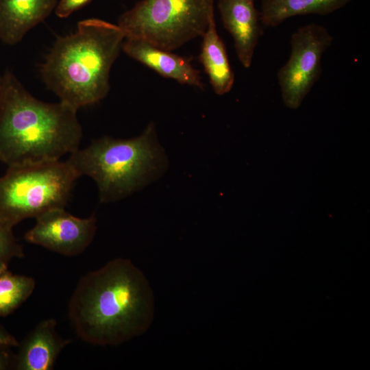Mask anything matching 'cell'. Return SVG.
Instances as JSON below:
<instances>
[{
    "mask_svg": "<svg viewBox=\"0 0 370 370\" xmlns=\"http://www.w3.org/2000/svg\"><path fill=\"white\" fill-rule=\"evenodd\" d=\"M68 316L83 341L118 345L149 328L153 292L130 260L117 258L80 278L69 299Z\"/></svg>",
    "mask_w": 370,
    "mask_h": 370,
    "instance_id": "1",
    "label": "cell"
},
{
    "mask_svg": "<svg viewBox=\"0 0 370 370\" xmlns=\"http://www.w3.org/2000/svg\"><path fill=\"white\" fill-rule=\"evenodd\" d=\"M77 110L33 97L7 71L0 85V161L8 166L60 160L82 137Z\"/></svg>",
    "mask_w": 370,
    "mask_h": 370,
    "instance_id": "2",
    "label": "cell"
},
{
    "mask_svg": "<svg viewBox=\"0 0 370 370\" xmlns=\"http://www.w3.org/2000/svg\"><path fill=\"white\" fill-rule=\"evenodd\" d=\"M125 38L116 25L80 21L75 33L57 39L42 65L47 86L76 110L101 101L110 90V71Z\"/></svg>",
    "mask_w": 370,
    "mask_h": 370,
    "instance_id": "3",
    "label": "cell"
},
{
    "mask_svg": "<svg viewBox=\"0 0 370 370\" xmlns=\"http://www.w3.org/2000/svg\"><path fill=\"white\" fill-rule=\"evenodd\" d=\"M78 175L97 184L101 202L120 200L161 175L167 159L153 123L130 139L103 136L78 148L66 160Z\"/></svg>",
    "mask_w": 370,
    "mask_h": 370,
    "instance_id": "4",
    "label": "cell"
},
{
    "mask_svg": "<svg viewBox=\"0 0 370 370\" xmlns=\"http://www.w3.org/2000/svg\"><path fill=\"white\" fill-rule=\"evenodd\" d=\"M0 177V219L9 226L64 208L79 177L67 160L8 166Z\"/></svg>",
    "mask_w": 370,
    "mask_h": 370,
    "instance_id": "5",
    "label": "cell"
},
{
    "mask_svg": "<svg viewBox=\"0 0 370 370\" xmlns=\"http://www.w3.org/2000/svg\"><path fill=\"white\" fill-rule=\"evenodd\" d=\"M212 14L214 0H142L121 15L117 25L125 38L171 51L202 36Z\"/></svg>",
    "mask_w": 370,
    "mask_h": 370,
    "instance_id": "6",
    "label": "cell"
},
{
    "mask_svg": "<svg viewBox=\"0 0 370 370\" xmlns=\"http://www.w3.org/2000/svg\"><path fill=\"white\" fill-rule=\"evenodd\" d=\"M332 40L329 31L316 23L304 25L292 34L289 59L278 72L282 97L288 108H298L318 80L322 56Z\"/></svg>",
    "mask_w": 370,
    "mask_h": 370,
    "instance_id": "7",
    "label": "cell"
},
{
    "mask_svg": "<svg viewBox=\"0 0 370 370\" xmlns=\"http://www.w3.org/2000/svg\"><path fill=\"white\" fill-rule=\"evenodd\" d=\"M36 219L34 226L24 236L25 241L66 256L82 253L91 243L97 230L94 214L79 218L64 208L47 210Z\"/></svg>",
    "mask_w": 370,
    "mask_h": 370,
    "instance_id": "8",
    "label": "cell"
},
{
    "mask_svg": "<svg viewBox=\"0 0 370 370\" xmlns=\"http://www.w3.org/2000/svg\"><path fill=\"white\" fill-rule=\"evenodd\" d=\"M254 1L218 0L223 25L232 35L237 56L245 68L251 66L255 49L263 34L260 13Z\"/></svg>",
    "mask_w": 370,
    "mask_h": 370,
    "instance_id": "9",
    "label": "cell"
},
{
    "mask_svg": "<svg viewBox=\"0 0 370 370\" xmlns=\"http://www.w3.org/2000/svg\"><path fill=\"white\" fill-rule=\"evenodd\" d=\"M56 321L40 322L17 345L12 369L51 370L62 349L72 340L62 338L56 331Z\"/></svg>",
    "mask_w": 370,
    "mask_h": 370,
    "instance_id": "10",
    "label": "cell"
},
{
    "mask_svg": "<svg viewBox=\"0 0 370 370\" xmlns=\"http://www.w3.org/2000/svg\"><path fill=\"white\" fill-rule=\"evenodd\" d=\"M122 49L129 56L162 76L173 79L182 84L201 89L204 87L199 71L191 64L192 58L175 55L134 38H125Z\"/></svg>",
    "mask_w": 370,
    "mask_h": 370,
    "instance_id": "11",
    "label": "cell"
},
{
    "mask_svg": "<svg viewBox=\"0 0 370 370\" xmlns=\"http://www.w3.org/2000/svg\"><path fill=\"white\" fill-rule=\"evenodd\" d=\"M57 0H0V40L13 45L45 19Z\"/></svg>",
    "mask_w": 370,
    "mask_h": 370,
    "instance_id": "12",
    "label": "cell"
},
{
    "mask_svg": "<svg viewBox=\"0 0 370 370\" xmlns=\"http://www.w3.org/2000/svg\"><path fill=\"white\" fill-rule=\"evenodd\" d=\"M202 37L199 60L209 76L214 92L219 95L227 93L233 86L234 74L227 58L225 45L217 34L214 14L210 16Z\"/></svg>",
    "mask_w": 370,
    "mask_h": 370,
    "instance_id": "13",
    "label": "cell"
},
{
    "mask_svg": "<svg viewBox=\"0 0 370 370\" xmlns=\"http://www.w3.org/2000/svg\"><path fill=\"white\" fill-rule=\"evenodd\" d=\"M350 0H260L262 24L275 27L288 18L304 14H330Z\"/></svg>",
    "mask_w": 370,
    "mask_h": 370,
    "instance_id": "14",
    "label": "cell"
},
{
    "mask_svg": "<svg viewBox=\"0 0 370 370\" xmlns=\"http://www.w3.org/2000/svg\"><path fill=\"white\" fill-rule=\"evenodd\" d=\"M35 280L29 276L13 274L8 269L0 273V317L13 313L32 294Z\"/></svg>",
    "mask_w": 370,
    "mask_h": 370,
    "instance_id": "15",
    "label": "cell"
},
{
    "mask_svg": "<svg viewBox=\"0 0 370 370\" xmlns=\"http://www.w3.org/2000/svg\"><path fill=\"white\" fill-rule=\"evenodd\" d=\"M22 245L13 233V227L0 219V273L8 269V264L14 258L24 257Z\"/></svg>",
    "mask_w": 370,
    "mask_h": 370,
    "instance_id": "16",
    "label": "cell"
},
{
    "mask_svg": "<svg viewBox=\"0 0 370 370\" xmlns=\"http://www.w3.org/2000/svg\"><path fill=\"white\" fill-rule=\"evenodd\" d=\"M91 0H60L55 13L60 18H66L88 4Z\"/></svg>",
    "mask_w": 370,
    "mask_h": 370,
    "instance_id": "17",
    "label": "cell"
},
{
    "mask_svg": "<svg viewBox=\"0 0 370 370\" xmlns=\"http://www.w3.org/2000/svg\"><path fill=\"white\" fill-rule=\"evenodd\" d=\"M11 347H0V370L12 369L14 355L10 351Z\"/></svg>",
    "mask_w": 370,
    "mask_h": 370,
    "instance_id": "18",
    "label": "cell"
},
{
    "mask_svg": "<svg viewBox=\"0 0 370 370\" xmlns=\"http://www.w3.org/2000/svg\"><path fill=\"white\" fill-rule=\"evenodd\" d=\"M18 344L16 337L0 325V347H17Z\"/></svg>",
    "mask_w": 370,
    "mask_h": 370,
    "instance_id": "19",
    "label": "cell"
},
{
    "mask_svg": "<svg viewBox=\"0 0 370 370\" xmlns=\"http://www.w3.org/2000/svg\"><path fill=\"white\" fill-rule=\"evenodd\" d=\"M1 76L0 75V85H1Z\"/></svg>",
    "mask_w": 370,
    "mask_h": 370,
    "instance_id": "20",
    "label": "cell"
}]
</instances>
